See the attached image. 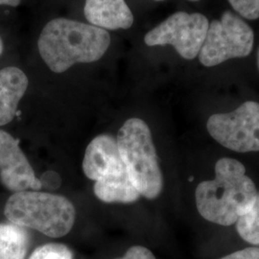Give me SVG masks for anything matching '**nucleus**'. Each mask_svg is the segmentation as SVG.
Instances as JSON below:
<instances>
[{"mask_svg":"<svg viewBox=\"0 0 259 259\" xmlns=\"http://www.w3.org/2000/svg\"><path fill=\"white\" fill-rule=\"evenodd\" d=\"M111 41L107 30L73 19L57 18L41 30L37 49L51 71L63 73L77 64L99 61Z\"/></svg>","mask_w":259,"mask_h":259,"instance_id":"f257e3e1","label":"nucleus"},{"mask_svg":"<svg viewBox=\"0 0 259 259\" xmlns=\"http://www.w3.org/2000/svg\"><path fill=\"white\" fill-rule=\"evenodd\" d=\"M256 195V186L240 161L223 157L215 164V178L197 186L195 200L206 221L232 226L250 209Z\"/></svg>","mask_w":259,"mask_h":259,"instance_id":"f03ea898","label":"nucleus"},{"mask_svg":"<svg viewBox=\"0 0 259 259\" xmlns=\"http://www.w3.org/2000/svg\"><path fill=\"white\" fill-rule=\"evenodd\" d=\"M4 214L12 224L59 238L73 228L76 210L72 203L63 196L25 190L10 197Z\"/></svg>","mask_w":259,"mask_h":259,"instance_id":"7ed1b4c3","label":"nucleus"},{"mask_svg":"<svg viewBox=\"0 0 259 259\" xmlns=\"http://www.w3.org/2000/svg\"><path fill=\"white\" fill-rule=\"evenodd\" d=\"M116 141L130 179L140 195L149 200L157 198L163 188V177L146 122L130 118L118 131Z\"/></svg>","mask_w":259,"mask_h":259,"instance_id":"20e7f679","label":"nucleus"},{"mask_svg":"<svg viewBox=\"0 0 259 259\" xmlns=\"http://www.w3.org/2000/svg\"><path fill=\"white\" fill-rule=\"evenodd\" d=\"M253 37V31L248 23L227 11L221 19L209 22L199 61L210 67L231 59L247 57L252 50Z\"/></svg>","mask_w":259,"mask_h":259,"instance_id":"39448f33","label":"nucleus"},{"mask_svg":"<svg viewBox=\"0 0 259 259\" xmlns=\"http://www.w3.org/2000/svg\"><path fill=\"white\" fill-rule=\"evenodd\" d=\"M206 129L225 148L237 153L259 152V104L247 101L232 112L212 114Z\"/></svg>","mask_w":259,"mask_h":259,"instance_id":"423d86ee","label":"nucleus"},{"mask_svg":"<svg viewBox=\"0 0 259 259\" xmlns=\"http://www.w3.org/2000/svg\"><path fill=\"white\" fill-rule=\"evenodd\" d=\"M209 22L204 15L177 12L144 37L148 47L172 46L185 60H193L204 45Z\"/></svg>","mask_w":259,"mask_h":259,"instance_id":"0eeeda50","label":"nucleus"},{"mask_svg":"<svg viewBox=\"0 0 259 259\" xmlns=\"http://www.w3.org/2000/svg\"><path fill=\"white\" fill-rule=\"evenodd\" d=\"M0 180L13 192L38 190L41 182L37 179L27 157L19 147V141L0 130Z\"/></svg>","mask_w":259,"mask_h":259,"instance_id":"6e6552de","label":"nucleus"},{"mask_svg":"<svg viewBox=\"0 0 259 259\" xmlns=\"http://www.w3.org/2000/svg\"><path fill=\"white\" fill-rule=\"evenodd\" d=\"M84 175L94 182L127 173L116 139L100 135L88 145L83 160Z\"/></svg>","mask_w":259,"mask_h":259,"instance_id":"1a4fd4ad","label":"nucleus"},{"mask_svg":"<svg viewBox=\"0 0 259 259\" xmlns=\"http://www.w3.org/2000/svg\"><path fill=\"white\" fill-rule=\"evenodd\" d=\"M83 14L90 24L104 30H126L135 21L125 0H85Z\"/></svg>","mask_w":259,"mask_h":259,"instance_id":"9d476101","label":"nucleus"},{"mask_svg":"<svg viewBox=\"0 0 259 259\" xmlns=\"http://www.w3.org/2000/svg\"><path fill=\"white\" fill-rule=\"evenodd\" d=\"M28 83L27 76L19 67L0 69V126L9 124L15 118Z\"/></svg>","mask_w":259,"mask_h":259,"instance_id":"9b49d317","label":"nucleus"},{"mask_svg":"<svg viewBox=\"0 0 259 259\" xmlns=\"http://www.w3.org/2000/svg\"><path fill=\"white\" fill-rule=\"evenodd\" d=\"M94 194L104 203L132 204L141 196L130 179L128 172L118 177L95 182Z\"/></svg>","mask_w":259,"mask_h":259,"instance_id":"f8f14e48","label":"nucleus"},{"mask_svg":"<svg viewBox=\"0 0 259 259\" xmlns=\"http://www.w3.org/2000/svg\"><path fill=\"white\" fill-rule=\"evenodd\" d=\"M28 237L24 228L15 224H0V259H24Z\"/></svg>","mask_w":259,"mask_h":259,"instance_id":"ddd939ff","label":"nucleus"},{"mask_svg":"<svg viewBox=\"0 0 259 259\" xmlns=\"http://www.w3.org/2000/svg\"><path fill=\"white\" fill-rule=\"evenodd\" d=\"M236 230L242 239L251 245H259V192L250 209L236 222Z\"/></svg>","mask_w":259,"mask_h":259,"instance_id":"4468645a","label":"nucleus"},{"mask_svg":"<svg viewBox=\"0 0 259 259\" xmlns=\"http://www.w3.org/2000/svg\"><path fill=\"white\" fill-rule=\"evenodd\" d=\"M29 259H72V252L65 245L49 243L37 248Z\"/></svg>","mask_w":259,"mask_h":259,"instance_id":"2eb2a0df","label":"nucleus"},{"mask_svg":"<svg viewBox=\"0 0 259 259\" xmlns=\"http://www.w3.org/2000/svg\"><path fill=\"white\" fill-rule=\"evenodd\" d=\"M233 9L245 19H259V0H229Z\"/></svg>","mask_w":259,"mask_h":259,"instance_id":"dca6fc26","label":"nucleus"},{"mask_svg":"<svg viewBox=\"0 0 259 259\" xmlns=\"http://www.w3.org/2000/svg\"><path fill=\"white\" fill-rule=\"evenodd\" d=\"M115 259H157L153 252L145 247L134 246L131 247L127 252L120 258Z\"/></svg>","mask_w":259,"mask_h":259,"instance_id":"f3484780","label":"nucleus"},{"mask_svg":"<svg viewBox=\"0 0 259 259\" xmlns=\"http://www.w3.org/2000/svg\"><path fill=\"white\" fill-rule=\"evenodd\" d=\"M221 259H259V248L250 247L244 250H237Z\"/></svg>","mask_w":259,"mask_h":259,"instance_id":"a211bd4d","label":"nucleus"},{"mask_svg":"<svg viewBox=\"0 0 259 259\" xmlns=\"http://www.w3.org/2000/svg\"><path fill=\"white\" fill-rule=\"evenodd\" d=\"M21 0H0V6L1 5H7L11 7H18L20 4Z\"/></svg>","mask_w":259,"mask_h":259,"instance_id":"6ab92c4d","label":"nucleus"},{"mask_svg":"<svg viewBox=\"0 0 259 259\" xmlns=\"http://www.w3.org/2000/svg\"><path fill=\"white\" fill-rule=\"evenodd\" d=\"M3 49H4V45H3V41H2V38L0 37V56L3 53Z\"/></svg>","mask_w":259,"mask_h":259,"instance_id":"aec40b11","label":"nucleus"},{"mask_svg":"<svg viewBox=\"0 0 259 259\" xmlns=\"http://www.w3.org/2000/svg\"><path fill=\"white\" fill-rule=\"evenodd\" d=\"M257 66H258V70H259V50H258V53H257Z\"/></svg>","mask_w":259,"mask_h":259,"instance_id":"412c9836","label":"nucleus"},{"mask_svg":"<svg viewBox=\"0 0 259 259\" xmlns=\"http://www.w3.org/2000/svg\"><path fill=\"white\" fill-rule=\"evenodd\" d=\"M189 1H200V0H189Z\"/></svg>","mask_w":259,"mask_h":259,"instance_id":"4be33fe9","label":"nucleus"},{"mask_svg":"<svg viewBox=\"0 0 259 259\" xmlns=\"http://www.w3.org/2000/svg\"><path fill=\"white\" fill-rule=\"evenodd\" d=\"M155 1H164V0H155Z\"/></svg>","mask_w":259,"mask_h":259,"instance_id":"5701e85b","label":"nucleus"}]
</instances>
